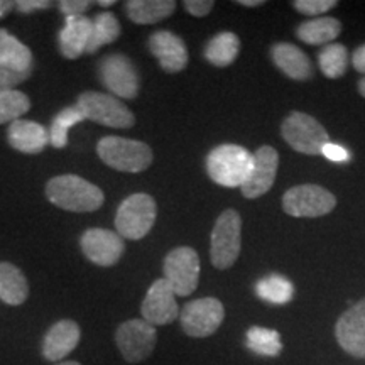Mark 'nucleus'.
Returning <instances> with one entry per match:
<instances>
[{
  "mask_svg": "<svg viewBox=\"0 0 365 365\" xmlns=\"http://www.w3.org/2000/svg\"><path fill=\"white\" fill-rule=\"evenodd\" d=\"M322 154L333 163H349L350 161V153L344 148V145H339V144L328 143L325 148H323Z\"/></svg>",
  "mask_w": 365,
  "mask_h": 365,
  "instance_id": "37",
  "label": "nucleus"
},
{
  "mask_svg": "<svg viewBox=\"0 0 365 365\" xmlns=\"http://www.w3.org/2000/svg\"><path fill=\"white\" fill-rule=\"evenodd\" d=\"M281 134L284 140L294 150L308 156L322 154L325 145L330 143V137L317 118L303 112H293L282 122Z\"/></svg>",
  "mask_w": 365,
  "mask_h": 365,
  "instance_id": "7",
  "label": "nucleus"
},
{
  "mask_svg": "<svg viewBox=\"0 0 365 365\" xmlns=\"http://www.w3.org/2000/svg\"><path fill=\"white\" fill-rule=\"evenodd\" d=\"M240 39L234 33H220L215 38L210 39L205 48V58L213 66L225 68L230 66L239 56Z\"/></svg>",
  "mask_w": 365,
  "mask_h": 365,
  "instance_id": "26",
  "label": "nucleus"
},
{
  "mask_svg": "<svg viewBox=\"0 0 365 365\" xmlns=\"http://www.w3.org/2000/svg\"><path fill=\"white\" fill-rule=\"evenodd\" d=\"M58 6L65 17H76L83 16V12L91 7V2L90 0H61Z\"/></svg>",
  "mask_w": 365,
  "mask_h": 365,
  "instance_id": "35",
  "label": "nucleus"
},
{
  "mask_svg": "<svg viewBox=\"0 0 365 365\" xmlns=\"http://www.w3.org/2000/svg\"><path fill=\"white\" fill-rule=\"evenodd\" d=\"M255 293L266 303L286 304L293 299L294 286L287 277L271 274L255 284Z\"/></svg>",
  "mask_w": 365,
  "mask_h": 365,
  "instance_id": "28",
  "label": "nucleus"
},
{
  "mask_svg": "<svg viewBox=\"0 0 365 365\" xmlns=\"http://www.w3.org/2000/svg\"><path fill=\"white\" fill-rule=\"evenodd\" d=\"M250 168H252V154L237 144L218 145L207 158L210 180L227 188H237L244 185Z\"/></svg>",
  "mask_w": 365,
  "mask_h": 365,
  "instance_id": "3",
  "label": "nucleus"
},
{
  "mask_svg": "<svg viewBox=\"0 0 365 365\" xmlns=\"http://www.w3.org/2000/svg\"><path fill=\"white\" fill-rule=\"evenodd\" d=\"M149 49L164 71L180 73L188 65V49L185 41L170 31H158L150 36Z\"/></svg>",
  "mask_w": 365,
  "mask_h": 365,
  "instance_id": "18",
  "label": "nucleus"
},
{
  "mask_svg": "<svg viewBox=\"0 0 365 365\" xmlns=\"http://www.w3.org/2000/svg\"><path fill=\"white\" fill-rule=\"evenodd\" d=\"M115 344L118 352L129 364H139L153 355L158 344L156 327L144 319H127L117 328Z\"/></svg>",
  "mask_w": 365,
  "mask_h": 365,
  "instance_id": "9",
  "label": "nucleus"
},
{
  "mask_svg": "<svg viewBox=\"0 0 365 365\" xmlns=\"http://www.w3.org/2000/svg\"><path fill=\"white\" fill-rule=\"evenodd\" d=\"M293 7L298 12L304 14V16L313 17L336 7V2L335 0H296V2H293Z\"/></svg>",
  "mask_w": 365,
  "mask_h": 365,
  "instance_id": "33",
  "label": "nucleus"
},
{
  "mask_svg": "<svg viewBox=\"0 0 365 365\" xmlns=\"http://www.w3.org/2000/svg\"><path fill=\"white\" fill-rule=\"evenodd\" d=\"M237 4H240V6L244 7H257V6H262L264 0H239Z\"/></svg>",
  "mask_w": 365,
  "mask_h": 365,
  "instance_id": "41",
  "label": "nucleus"
},
{
  "mask_svg": "<svg viewBox=\"0 0 365 365\" xmlns=\"http://www.w3.org/2000/svg\"><path fill=\"white\" fill-rule=\"evenodd\" d=\"M335 336L346 354L355 359H365V298L339 318Z\"/></svg>",
  "mask_w": 365,
  "mask_h": 365,
  "instance_id": "16",
  "label": "nucleus"
},
{
  "mask_svg": "<svg viewBox=\"0 0 365 365\" xmlns=\"http://www.w3.org/2000/svg\"><path fill=\"white\" fill-rule=\"evenodd\" d=\"M12 9H14V2H11V0H0V19L7 17L9 14L12 12Z\"/></svg>",
  "mask_w": 365,
  "mask_h": 365,
  "instance_id": "40",
  "label": "nucleus"
},
{
  "mask_svg": "<svg viewBox=\"0 0 365 365\" xmlns=\"http://www.w3.org/2000/svg\"><path fill=\"white\" fill-rule=\"evenodd\" d=\"M113 4H115V0H100L98 6H102V7H110V6H113Z\"/></svg>",
  "mask_w": 365,
  "mask_h": 365,
  "instance_id": "43",
  "label": "nucleus"
},
{
  "mask_svg": "<svg viewBox=\"0 0 365 365\" xmlns=\"http://www.w3.org/2000/svg\"><path fill=\"white\" fill-rule=\"evenodd\" d=\"M91 22H93V29H91V38L88 48H86V54L97 53L102 46L112 44L120 36V22H118L112 12H100L95 16V19H91Z\"/></svg>",
  "mask_w": 365,
  "mask_h": 365,
  "instance_id": "27",
  "label": "nucleus"
},
{
  "mask_svg": "<svg viewBox=\"0 0 365 365\" xmlns=\"http://www.w3.org/2000/svg\"><path fill=\"white\" fill-rule=\"evenodd\" d=\"M46 198L66 212H95L105 202L103 191L76 175H61L46 185Z\"/></svg>",
  "mask_w": 365,
  "mask_h": 365,
  "instance_id": "1",
  "label": "nucleus"
},
{
  "mask_svg": "<svg viewBox=\"0 0 365 365\" xmlns=\"http://www.w3.org/2000/svg\"><path fill=\"white\" fill-rule=\"evenodd\" d=\"M54 365H81L80 362H75V360H66V362H58Z\"/></svg>",
  "mask_w": 365,
  "mask_h": 365,
  "instance_id": "44",
  "label": "nucleus"
},
{
  "mask_svg": "<svg viewBox=\"0 0 365 365\" xmlns=\"http://www.w3.org/2000/svg\"><path fill=\"white\" fill-rule=\"evenodd\" d=\"M81 250L90 262L102 267H112L124 255V239L108 228H88L80 239Z\"/></svg>",
  "mask_w": 365,
  "mask_h": 365,
  "instance_id": "13",
  "label": "nucleus"
},
{
  "mask_svg": "<svg viewBox=\"0 0 365 365\" xmlns=\"http://www.w3.org/2000/svg\"><path fill=\"white\" fill-rule=\"evenodd\" d=\"M85 117L80 112V108L76 105L73 107L63 108L61 112L56 113V117L53 118L51 127H49V144H53V148L63 149L68 145V132L73 125L83 122Z\"/></svg>",
  "mask_w": 365,
  "mask_h": 365,
  "instance_id": "30",
  "label": "nucleus"
},
{
  "mask_svg": "<svg viewBox=\"0 0 365 365\" xmlns=\"http://www.w3.org/2000/svg\"><path fill=\"white\" fill-rule=\"evenodd\" d=\"M81 340V328L75 319H59L46 331L41 352L49 362H59L66 359L76 349Z\"/></svg>",
  "mask_w": 365,
  "mask_h": 365,
  "instance_id": "17",
  "label": "nucleus"
},
{
  "mask_svg": "<svg viewBox=\"0 0 365 365\" xmlns=\"http://www.w3.org/2000/svg\"><path fill=\"white\" fill-rule=\"evenodd\" d=\"M31 100L19 90H0V125L12 124L29 112Z\"/></svg>",
  "mask_w": 365,
  "mask_h": 365,
  "instance_id": "31",
  "label": "nucleus"
},
{
  "mask_svg": "<svg viewBox=\"0 0 365 365\" xmlns=\"http://www.w3.org/2000/svg\"><path fill=\"white\" fill-rule=\"evenodd\" d=\"M176 11L175 0H129L125 12L135 24H156L168 19Z\"/></svg>",
  "mask_w": 365,
  "mask_h": 365,
  "instance_id": "23",
  "label": "nucleus"
},
{
  "mask_svg": "<svg viewBox=\"0 0 365 365\" xmlns=\"http://www.w3.org/2000/svg\"><path fill=\"white\" fill-rule=\"evenodd\" d=\"M93 22L85 16L66 17L65 27L59 31V53L66 59H78L88 48Z\"/></svg>",
  "mask_w": 365,
  "mask_h": 365,
  "instance_id": "20",
  "label": "nucleus"
},
{
  "mask_svg": "<svg viewBox=\"0 0 365 365\" xmlns=\"http://www.w3.org/2000/svg\"><path fill=\"white\" fill-rule=\"evenodd\" d=\"M340 33L341 24L335 17H317L298 27V38L312 46L330 44L333 39L339 38Z\"/></svg>",
  "mask_w": 365,
  "mask_h": 365,
  "instance_id": "25",
  "label": "nucleus"
},
{
  "mask_svg": "<svg viewBox=\"0 0 365 365\" xmlns=\"http://www.w3.org/2000/svg\"><path fill=\"white\" fill-rule=\"evenodd\" d=\"M98 76L113 97L132 100L139 93V75L132 59L125 54L113 53L100 59Z\"/></svg>",
  "mask_w": 365,
  "mask_h": 365,
  "instance_id": "8",
  "label": "nucleus"
},
{
  "mask_svg": "<svg viewBox=\"0 0 365 365\" xmlns=\"http://www.w3.org/2000/svg\"><path fill=\"white\" fill-rule=\"evenodd\" d=\"M0 65L11 70L33 71V53L7 29H0Z\"/></svg>",
  "mask_w": 365,
  "mask_h": 365,
  "instance_id": "24",
  "label": "nucleus"
},
{
  "mask_svg": "<svg viewBox=\"0 0 365 365\" xmlns=\"http://www.w3.org/2000/svg\"><path fill=\"white\" fill-rule=\"evenodd\" d=\"M272 59L276 63V66L289 76V78L304 81L312 78L313 75V66L309 63V58L301 51L299 48H296L294 44L289 43H279L272 48Z\"/></svg>",
  "mask_w": 365,
  "mask_h": 365,
  "instance_id": "21",
  "label": "nucleus"
},
{
  "mask_svg": "<svg viewBox=\"0 0 365 365\" xmlns=\"http://www.w3.org/2000/svg\"><path fill=\"white\" fill-rule=\"evenodd\" d=\"M158 215V205L148 193H135L118 205L115 215L117 234L122 239L140 240L153 228Z\"/></svg>",
  "mask_w": 365,
  "mask_h": 365,
  "instance_id": "5",
  "label": "nucleus"
},
{
  "mask_svg": "<svg viewBox=\"0 0 365 365\" xmlns=\"http://www.w3.org/2000/svg\"><path fill=\"white\" fill-rule=\"evenodd\" d=\"M97 154L112 170L122 173H140L153 164V149L145 143L118 135L102 137Z\"/></svg>",
  "mask_w": 365,
  "mask_h": 365,
  "instance_id": "2",
  "label": "nucleus"
},
{
  "mask_svg": "<svg viewBox=\"0 0 365 365\" xmlns=\"http://www.w3.org/2000/svg\"><path fill=\"white\" fill-rule=\"evenodd\" d=\"M242 247V218L235 210H225L217 218L212 232L210 259L217 269H228L235 264Z\"/></svg>",
  "mask_w": 365,
  "mask_h": 365,
  "instance_id": "6",
  "label": "nucleus"
},
{
  "mask_svg": "<svg viewBox=\"0 0 365 365\" xmlns=\"http://www.w3.org/2000/svg\"><path fill=\"white\" fill-rule=\"evenodd\" d=\"M140 313H143L144 322L153 327L170 325L180 317L176 294L164 277L154 281L148 289L143 304H140Z\"/></svg>",
  "mask_w": 365,
  "mask_h": 365,
  "instance_id": "14",
  "label": "nucleus"
},
{
  "mask_svg": "<svg viewBox=\"0 0 365 365\" xmlns=\"http://www.w3.org/2000/svg\"><path fill=\"white\" fill-rule=\"evenodd\" d=\"M336 205L330 191L318 185H301L289 188L282 196V208L296 218H317L328 215Z\"/></svg>",
  "mask_w": 365,
  "mask_h": 365,
  "instance_id": "10",
  "label": "nucleus"
},
{
  "mask_svg": "<svg viewBox=\"0 0 365 365\" xmlns=\"http://www.w3.org/2000/svg\"><path fill=\"white\" fill-rule=\"evenodd\" d=\"M164 279L170 282L176 296L195 293L200 281V257L195 249L176 247L166 255L163 264Z\"/></svg>",
  "mask_w": 365,
  "mask_h": 365,
  "instance_id": "12",
  "label": "nucleus"
},
{
  "mask_svg": "<svg viewBox=\"0 0 365 365\" xmlns=\"http://www.w3.org/2000/svg\"><path fill=\"white\" fill-rule=\"evenodd\" d=\"M76 107L83 113L85 120L112 129H130L135 124L134 113L120 98L102 91H83L76 100Z\"/></svg>",
  "mask_w": 365,
  "mask_h": 365,
  "instance_id": "4",
  "label": "nucleus"
},
{
  "mask_svg": "<svg viewBox=\"0 0 365 365\" xmlns=\"http://www.w3.org/2000/svg\"><path fill=\"white\" fill-rule=\"evenodd\" d=\"M225 318V308L217 298H200L190 301L180 313L182 331L193 339H207L213 335Z\"/></svg>",
  "mask_w": 365,
  "mask_h": 365,
  "instance_id": "11",
  "label": "nucleus"
},
{
  "mask_svg": "<svg viewBox=\"0 0 365 365\" xmlns=\"http://www.w3.org/2000/svg\"><path fill=\"white\" fill-rule=\"evenodd\" d=\"M359 91H360V95L365 98V76L364 78H360V81H359Z\"/></svg>",
  "mask_w": 365,
  "mask_h": 365,
  "instance_id": "42",
  "label": "nucleus"
},
{
  "mask_svg": "<svg viewBox=\"0 0 365 365\" xmlns=\"http://www.w3.org/2000/svg\"><path fill=\"white\" fill-rule=\"evenodd\" d=\"M31 75H33V71L21 73L0 65V90H14V86L24 83L26 80H29Z\"/></svg>",
  "mask_w": 365,
  "mask_h": 365,
  "instance_id": "34",
  "label": "nucleus"
},
{
  "mask_svg": "<svg viewBox=\"0 0 365 365\" xmlns=\"http://www.w3.org/2000/svg\"><path fill=\"white\" fill-rule=\"evenodd\" d=\"M29 298L24 272L11 262H0V299L9 307H21Z\"/></svg>",
  "mask_w": 365,
  "mask_h": 365,
  "instance_id": "22",
  "label": "nucleus"
},
{
  "mask_svg": "<svg viewBox=\"0 0 365 365\" xmlns=\"http://www.w3.org/2000/svg\"><path fill=\"white\" fill-rule=\"evenodd\" d=\"M319 68L328 78H340L349 66V51L344 44H327L319 53Z\"/></svg>",
  "mask_w": 365,
  "mask_h": 365,
  "instance_id": "32",
  "label": "nucleus"
},
{
  "mask_svg": "<svg viewBox=\"0 0 365 365\" xmlns=\"http://www.w3.org/2000/svg\"><path fill=\"white\" fill-rule=\"evenodd\" d=\"M352 65L359 73H364L365 75V44L360 46V48L355 49L352 56Z\"/></svg>",
  "mask_w": 365,
  "mask_h": 365,
  "instance_id": "39",
  "label": "nucleus"
},
{
  "mask_svg": "<svg viewBox=\"0 0 365 365\" xmlns=\"http://www.w3.org/2000/svg\"><path fill=\"white\" fill-rule=\"evenodd\" d=\"M7 140L12 149L22 154H39L49 144V130L38 122L19 118L9 125Z\"/></svg>",
  "mask_w": 365,
  "mask_h": 365,
  "instance_id": "19",
  "label": "nucleus"
},
{
  "mask_svg": "<svg viewBox=\"0 0 365 365\" xmlns=\"http://www.w3.org/2000/svg\"><path fill=\"white\" fill-rule=\"evenodd\" d=\"M51 7V0H19V2H14V9L19 11L21 14H33L38 11H46V9Z\"/></svg>",
  "mask_w": 365,
  "mask_h": 365,
  "instance_id": "36",
  "label": "nucleus"
},
{
  "mask_svg": "<svg viewBox=\"0 0 365 365\" xmlns=\"http://www.w3.org/2000/svg\"><path fill=\"white\" fill-rule=\"evenodd\" d=\"M277 166H279V156L271 145H262L255 150L247 180L240 186L245 198H259L266 195L276 180Z\"/></svg>",
  "mask_w": 365,
  "mask_h": 365,
  "instance_id": "15",
  "label": "nucleus"
},
{
  "mask_svg": "<svg viewBox=\"0 0 365 365\" xmlns=\"http://www.w3.org/2000/svg\"><path fill=\"white\" fill-rule=\"evenodd\" d=\"M245 344L254 354L262 357H277L282 350V341L279 333L271 328L252 327L245 335Z\"/></svg>",
  "mask_w": 365,
  "mask_h": 365,
  "instance_id": "29",
  "label": "nucleus"
},
{
  "mask_svg": "<svg viewBox=\"0 0 365 365\" xmlns=\"http://www.w3.org/2000/svg\"><path fill=\"white\" fill-rule=\"evenodd\" d=\"M215 4L212 0H186L185 9L186 12H190L195 17H205L212 12V9Z\"/></svg>",
  "mask_w": 365,
  "mask_h": 365,
  "instance_id": "38",
  "label": "nucleus"
}]
</instances>
